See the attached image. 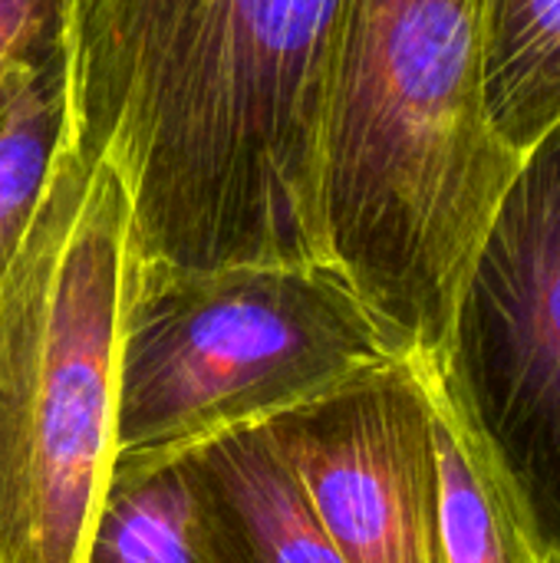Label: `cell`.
<instances>
[{"label":"cell","mask_w":560,"mask_h":563,"mask_svg":"<svg viewBox=\"0 0 560 563\" xmlns=\"http://www.w3.org/2000/svg\"><path fill=\"white\" fill-rule=\"evenodd\" d=\"M347 0H66V139L106 155L142 264L314 267Z\"/></svg>","instance_id":"cell-1"},{"label":"cell","mask_w":560,"mask_h":563,"mask_svg":"<svg viewBox=\"0 0 560 563\" xmlns=\"http://www.w3.org/2000/svg\"><path fill=\"white\" fill-rule=\"evenodd\" d=\"M518 162L488 122L485 0H347L323 244L399 356L446 366L459 294Z\"/></svg>","instance_id":"cell-2"},{"label":"cell","mask_w":560,"mask_h":563,"mask_svg":"<svg viewBox=\"0 0 560 563\" xmlns=\"http://www.w3.org/2000/svg\"><path fill=\"white\" fill-rule=\"evenodd\" d=\"M132 208L69 139L0 280V563H83L112 468Z\"/></svg>","instance_id":"cell-3"},{"label":"cell","mask_w":560,"mask_h":563,"mask_svg":"<svg viewBox=\"0 0 560 563\" xmlns=\"http://www.w3.org/2000/svg\"><path fill=\"white\" fill-rule=\"evenodd\" d=\"M393 356L333 267L182 271L135 257L112 452H178L271 422Z\"/></svg>","instance_id":"cell-4"},{"label":"cell","mask_w":560,"mask_h":563,"mask_svg":"<svg viewBox=\"0 0 560 563\" xmlns=\"http://www.w3.org/2000/svg\"><path fill=\"white\" fill-rule=\"evenodd\" d=\"M439 376L560 563V122L495 208Z\"/></svg>","instance_id":"cell-5"},{"label":"cell","mask_w":560,"mask_h":563,"mask_svg":"<svg viewBox=\"0 0 560 563\" xmlns=\"http://www.w3.org/2000/svg\"><path fill=\"white\" fill-rule=\"evenodd\" d=\"M347 563H446L422 369L393 356L264 422Z\"/></svg>","instance_id":"cell-6"},{"label":"cell","mask_w":560,"mask_h":563,"mask_svg":"<svg viewBox=\"0 0 560 563\" xmlns=\"http://www.w3.org/2000/svg\"><path fill=\"white\" fill-rule=\"evenodd\" d=\"M205 563H347L267 426L178 449Z\"/></svg>","instance_id":"cell-7"},{"label":"cell","mask_w":560,"mask_h":563,"mask_svg":"<svg viewBox=\"0 0 560 563\" xmlns=\"http://www.w3.org/2000/svg\"><path fill=\"white\" fill-rule=\"evenodd\" d=\"M419 369L436 422L439 531L446 563H554L439 369L429 363H419Z\"/></svg>","instance_id":"cell-8"},{"label":"cell","mask_w":560,"mask_h":563,"mask_svg":"<svg viewBox=\"0 0 560 563\" xmlns=\"http://www.w3.org/2000/svg\"><path fill=\"white\" fill-rule=\"evenodd\" d=\"M485 106L525 158L560 122V0H485Z\"/></svg>","instance_id":"cell-9"},{"label":"cell","mask_w":560,"mask_h":563,"mask_svg":"<svg viewBox=\"0 0 560 563\" xmlns=\"http://www.w3.org/2000/svg\"><path fill=\"white\" fill-rule=\"evenodd\" d=\"M69 122L66 36L0 82V280L10 271L56 168Z\"/></svg>","instance_id":"cell-10"},{"label":"cell","mask_w":560,"mask_h":563,"mask_svg":"<svg viewBox=\"0 0 560 563\" xmlns=\"http://www.w3.org/2000/svg\"><path fill=\"white\" fill-rule=\"evenodd\" d=\"M83 563H205L178 452L112 459Z\"/></svg>","instance_id":"cell-11"},{"label":"cell","mask_w":560,"mask_h":563,"mask_svg":"<svg viewBox=\"0 0 560 563\" xmlns=\"http://www.w3.org/2000/svg\"><path fill=\"white\" fill-rule=\"evenodd\" d=\"M66 36V0H0V82Z\"/></svg>","instance_id":"cell-12"}]
</instances>
